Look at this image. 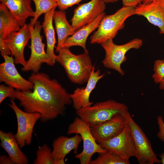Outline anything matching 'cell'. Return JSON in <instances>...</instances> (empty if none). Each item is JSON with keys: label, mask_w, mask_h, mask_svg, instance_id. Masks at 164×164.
<instances>
[{"label": "cell", "mask_w": 164, "mask_h": 164, "mask_svg": "<svg viewBox=\"0 0 164 164\" xmlns=\"http://www.w3.org/2000/svg\"><path fill=\"white\" fill-rule=\"evenodd\" d=\"M107 151L113 153L123 159L129 160L136 157V153L130 133L125 127L116 136L98 143Z\"/></svg>", "instance_id": "obj_12"}, {"label": "cell", "mask_w": 164, "mask_h": 164, "mask_svg": "<svg viewBox=\"0 0 164 164\" xmlns=\"http://www.w3.org/2000/svg\"><path fill=\"white\" fill-rule=\"evenodd\" d=\"M28 25L31 36V44L29 46L31 54L29 59L21 70L24 72L32 71L33 73H37L43 63L51 66L54 65L45 50L46 45L43 42V36L40 34L42 27L40 22L37 20L34 26L29 23Z\"/></svg>", "instance_id": "obj_8"}, {"label": "cell", "mask_w": 164, "mask_h": 164, "mask_svg": "<svg viewBox=\"0 0 164 164\" xmlns=\"http://www.w3.org/2000/svg\"><path fill=\"white\" fill-rule=\"evenodd\" d=\"M106 3H114L117 2L118 0H104Z\"/></svg>", "instance_id": "obj_36"}, {"label": "cell", "mask_w": 164, "mask_h": 164, "mask_svg": "<svg viewBox=\"0 0 164 164\" xmlns=\"http://www.w3.org/2000/svg\"><path fill=\"white\" fill-rule=\"evenodd\" d=\"M56 8H53L44 14V21L42 25L46 39V53L54 65L56 62V55L54 51L56 40L53 20V13Z\"/></svg>", "instance_id": "obj_23"}, {"label": "cell", "mask_w": 164, "mask_h": 164, "mask_svg": "<svg viewBox=\"0 0 164 164\" xmlns=\"http://www.w3.org/2000/svg\"><path fill=\"white\" fill-rule=\"evenodd\" d=\"M153 70L154 73L152 78L156 84L160 83L164 79V60H156L154 65Z\"/></svg>", "instance_id": "obj_27"}, {"label": "cell", "mask_w": 164, "mask_h": 164, "mask_svg": "<svg viewBox=\"0 0 164 164\" xmlns=\"http://www.w3.org/2000/svg\"><path fill=\"white\" fill-rule=\"evenodd\" d=\"M67 134H78L82 138L83 151L75 155L81 164H90L94 154L103 153L108 151L97 142L91 132L90 126L78 116L75 118L69 125Z\"/></svg>", "instance_id": "obj_5"}, {"label": "cell", "mask_w": 164, "mask_h": 164, "mask_svg": "<svg viewBox=\"0 0 164 164\" xmlns=\"http://www.w3.org/2000/svg\"><path fill=\"white\" fill-rule=\"evenodd\" d=\"M8 105L14 111L17 122V129L15 135L20 147L30 145L32 142L33 128L37 121L40 119L41 115L38 113H29L20 109L11 99Z\"/></svg>", "instance_id": "obj_9"}, {"label": "cell", "mask_w": 164, "mask_h": 164, "mask_svg": "<svg viewBox=\"0 0 164 164\" xmlns=\"http://www.w3.org/2000/svg\"><path fill=\"white\" fill-rule=\"evenodd\" d=\"M134 14L145 18L159 28L160 34H164V8L159 0H154L148 4H139L135 7Z\"/></svg>", "instance_id": "obj_16"}, {"label": "cell", "mask_w": 164, "mask_h": 164, "mask_svg": "<svg viewBox=\"0 0 164 164\" xmlns=\"http://www.w3.org/2000/svg\"><path fill=\"white\" fill-rule=\"evenodd\" d=\"M58 52L56 62L63 67L69 80L78 84L87 83L94 66L89 53L75 55L66 47H62Z\"/></svg>", "instance_id": "obj_2"}, {"label": "cell", "mask_w": 164, "mask_h": 164, "mask_svg": "<svg viewBox=\"0 0 164 164\" xmlns=\"http://www.w3.org/2000/svg\"><path fill=\"white\" fill-rule=\"evenodd\" d=\"M125 113L119 114L105 122L90 126L91 132L97 143L110 139L122 131L125 127Z\"/></svg>", "instance_id": "obj_14"}, {"label": "cell", "mask_w": 164, "mask_h": 164, "mask_svg": "<svg viewBox=\"0 0 164 164\" xmlns=\"http://www.w3.org/2000/svg\"><path fill=\"white\" fill-rule=\"evenodd\" d=\"M57 7L60 11H64L73 5L79 4L84 0H56Z\"/></svg>", "instance_id": "obj_29"}, {"label": "cell", "mask_w": 164, "mask_h": 164, "mask_svg": "<svg viewBox=\"0 0 164 164\" xmlns=\"http://www.w3.org/2000/svg\"><path fill=\"white\" fill-rule=\"evenodd\" d=\"M34 3L35 6L34 15L30 20L29 24L34 26L39 17L45 14L53 8L57 7L58 3L56 0H31Z\"/></svg>", "instance_id": "obj_24"}, {"label": "cell", "mask_w": 164, "mask_h": 164, "mask_svg": "<svg viewBox=\"0 0 164 164\" xmlns=\"http://www.w3.org/2000/svg\"><path fill=\"white\" fill-rule=\"evenodd\" d=\"M65 158L55 160V164H64L65 163Z\"/></svg>", "instance_id": "obj_33"}, {"label": "cell", "mask_w": 164, "mask_h": 164, "mask_svg": "<svg viewBox=\"0 0 164 164\" xmlns=\"http://www.w3.org/2000/svg\"><path fill=\"white\" fill-rule=\"evenodd\" d=\"M105 15L104 12L101 13L92 22L82 27L73 35L68 37L65 41L62 47L70 48L72 46H78L83 48L84 52H88L86 47L87 38L97 28L100 22Z\"/></svg>", "instance_id": "obj_18"}, {"label": "cell", "mask_w": 164, "mask_h": 164, "mask_svg": "<svg viewBox=\"0 0 164 164\" xmlns=\"http://www.w3.org/2000/svg\"><path fill=\"white\" fill-rule=\"evenodd\" d=\"M142 40L135 38L122 45H117L110 39L100 44L105 52V56L102 63L106 68L114 70L123 76L125 72L121 65L127 60V52L131 49H138L143 45Z\"/></svg>", "instance_id": "obj_7"}, {"label": "cell", "mask_w": 164, "mask_h": 164, "mask_svg": "<svg viewBox=\"0 0 164 164\" xmlns=\"http://www.w3.org/2000/svg\"><path fill=\"white\" fill-rule=\"evenodd\" d=\"M15 90L13 88L6 86L4 84L0 85V103L6 98L10 97L14 100V94Z\"/></svg>", "instance_id": "obj_28"}, {"label": "cell", "mask_w": 164, "mask_h": 164, "mask_svg": "<svg viewBox=\"0 0 164 164\" xmlns=\"http://www.w3.org/2000/svg\"><path fill=\"white\" fill-rule=\"evenodd\" d=\"M164 8V0H159Z\"/></svg>", "instance_id": "obj_38"}, {"label": "cell", "mask_w": 164, "mask_h": 164, "mask_svg": "<svg viewBox=\"0 0 164 164\" xmlns=\"http://www.w3.org/2000/svg\"><path fill=\"white\" fill-rule=\"evenodd\" d=\"M1 146L5 150L12 162L16 164H27L28 160L20 149L15 135L12 132L0 131Z\"/></svg>", "instance_id": "obj_20"}, {"label": "cell", "mask_w": 164, "mask_h": 164, "mask_svg": "<svg viewBox=\"0 0 164 164\" xmlns=\"http://www.w3.org/2000/svg\"><path fill=\"white\" fill-rule=\"evenodd\" d=\"M0 164H14L9 156L4 155L0 156Z\"/></svg>", "instance_id": "obj_32"}, {"label": "cell", "mask_w": 164, "mask_h": 164, "mask_svg": "<svg viewBox=\"0 0 164 164\" xmlns=\"http://www.w3.org/2000/svg\"><path fill=\"white\" fill-rule=\"evenodd\" d=\"M156 118L159 128V131L157 136L161 141L164 142V122L163 117L159 115Z\"/></svg>", "instance_id": "obj_30"}, {"label": "cell", "mask_w": 164, "mask_h": 164, "mask_svg": "<svg viewBox=\"0 0 164 164\" xmlns=\"http://www.w3.org/2000/svg\"><path fill=\"white\" fill-rule=\"evenodd\" d=\"M154 0H143L142 3L145 4H148Z\"/></svg>", "instance_id": "obj_37"}, {"label": "cell", "mask_w": 164, "mask_h": 164, "mask_svg": "<svg viewBox=\"0 0 164 164\" xmlns=\"http://www.w3.org/2000/svg\"><path fill=\"white\" fill-rule=\"evenodd\" d=\"M29 80L33 84L32 91L15 90L14 99L19 101L25 111L39 114L42 122L56 118L72 103L70 94L66 89L57 80L51 79L46 73H33Z\"/></svg>", "instance_id": "obj_1"}, {"label": "cell", "mask_w": 164, "mask_h": 164, "mask_svg": "<svg viewBox=\"0 0 164 164\" xmlns=\"http://www.w3.org/2000/svg\"><path fill=\"white\" fill-rule=\"evenodd\" d=\"M159 84V89L164 91V79Z\"/></svg>", "instance_id": "obj_35"}, {"label": "cell", "mask_w": 164, "mask_h": 164, "mask_svg": "<svg viewBox=\"0 0 164 164\" xmlns=\"http://www.w3.org/2000/svg\"><path fill=\"white\" fill-rule=\"evenodd\" d=\"M55 29L57 36V43L56 47L58 52L62 48L63 44L70 36L75 32L73 27L68 22L64 11H55L53 15Z\"/></svg>", "instance_id": "obj_22"}, {"label": "cell", "mask_w": 164, "mask_h": 164, "mask_svg": "<svg viewBox=\"0 0 164 164\" xmlns=\"http://www.w3.org/2000/svg\"><path fill=\"white\" fill-rule=\"evenodd\" d=\"M4 61L0 64V81L17 91H25L32 90L33 85L23 78L15 65L14 59L9 55L3 56Z\"/></svg>", "instance_id": "obj_10"}, {"label": "cell", "mask_w": 164, "mask_h": 164, "mask_svg": "<svg viewBox=\"0 0 164 164\" xmlns=\"http://www.w3.org/2000/svg\"><path fill=\"white\" fill-rule=\"evenodd\" d=\"M82 141L81 136L78 134L71 137L60 136L55 139L52 144L53 150L52 155L55 161L63 158L73 150L75 154L78 152V148Z\"/></svg>", "instance_id": "obj_19"}, {"label": "cell", "mask_w": 164, "mask_h": 164, "mask_svg": "<svg viewBox=\"0 0 164 164\" xmlns=\"http://www.w3.org/2000/svg\"><path fill=\"white\" fill-rule=\"evenodd\" d=\"M104 74H100V69L95 71L94 66L86 87L77 88L73 93L70 94L73 107L76 111L93 104V102L90 101V95L98 81L104 77Z\"/></svg>", "instance_id": "obj_15"}, {"label": "cell", "mask_w": 164, "mask_h": 164, "mask_svg": "<svg viewBox=\"0 0 164 164\" xmlns=\"http://www.w3.org/2000/svg\"><path fill=\"white\" fill-rule=\"evenodd\" d=\"M128 111L126 104L114 100L98 102L93 106L84 107L76 111L77 116L90 126L125 114Z\"/></svg>", "instance_id": "obj_3"}, {"label": "cell", "mask_w": 164, "mask_h": 164, "mask_svg": "<svg viewBox=\"0 0 164 164\" xmlns=\"http://www.w3.org/2000/svg\"><path fill=\"white\" fill-rule=\"evenodd\" d=\"M125 126L128 130L135 147L136 158L139 164L160 163L150 142L141 128L128 111L125 114Z\"/></svg>", "instance_id": "obj_6"}, {"label": "cell", "mask_w": 164, "mask_h": 164, "mask_svg": "<svg viewBox=\"0 0 164 164\" xmlns=\"http://www.w3.org/2000/svg\"><path fill=\"white\" fill-rule=\"evenodd\" d=\"M8 8L13 17L21 27L27 19L34 16L35 11L31 7V0H0Z\"/></svg>", "instance_id": "obj_21"}, {"label": "cell", "mask_w": 164, "mask_h": 164, "mask_svg": "<svg viewBox=\"0 0 164 164\" xmlns=\"http://www.w3.org/2000/svg\"><path fill=\"white\" fill-rule=\"evenodd\" d=\"M106 8V3L104 0H91L79 5L74 10L70 20L75 32L92 22L104 12Z\"/></svg>", "instance_id": "obj_11"}, {"label": "cell", "mask_w": 164, "mask_h": 164, "mask_svg": "<svg viewBox=\"0 0 164 164\" xmlns=\"http://www.w3.org/2000/svg\"><path fill=\"white\" fill-rule=\"evenodd\" d=\"M135 7L123 6L114 13L105 15L100 22L97 30L90 37L92 44H101L113 39L118 32L124 28L125 20L135 15Z\"/></svg>", "instance_id": "obj_4"}, {"label": "cell", "mask_w": 164, "mask_h": 164, "mask_svg": "<svg viewBox=\"0 0 164 164\" xmlns=\"http://www.w3.org/2000/svg\"><path fill=\"white\" fill-rule=\"evenodd\" d=\"M129 160L123 159L117 155L109 151L99 154L96 159L92 160L91 164H129Z\"/></svg>", "instance_id": "obj_25"}, {"label": "cell", "mask_w": 164, "mask_h": 164, "mask_svg": "<svg viewBox=\"0 0 164 164\" xmlns=\"http://www.w3.org/2000/svg\"><path fill=\"white\" fill-rule=\"evenodd\" d=\"M36 157L34 164H55L53 158L51 149L46 144L39 146L36 152Z\"/></svg>", "instance_id": "obj_26"}, {"label": "cell", "mask_w": 164, "mask_h": 164, "mask_svg": "<svg viewBox=\"0 0 164 164\" xmlns=\"http://www.w3.org/2000/svg\"><path fill=\"white\" fill-rule=\"evenodd\" d=\"M160 158L161 163L162 164H164V153H162L161 155H159Z\"/></svg>", "instance_id": "obj_34"}, {"label": "cell", "mask_w": 164, "mask_h": 164, "mask_svg": "<svg viewBox=\"0 0 164 164\" xmlns=\"http://www.w3.org/2000/svg\"><path fill=\"white\" fill-rule=\"evenodd\" d=\"M31 36L28 24H25L19 30L9 34L4 40L6 46L14 57L15 64L25 65L24 56L25 48L30 39Z\"/></svg>", "instance_id": "obj_13"}, {"label": "cell", "mask_w": 164, "mask_h": 164, "mask_svg": "<svg viewBox=\"0 0 164 164\" xmlns=\"http://www.w3.org/2000/svg\"><path fill=\"white\" fill-rule=\"evenodd\" d=\"M20 25L12 16L8 8L2 3L0 4V51L3 56L11 54L4 40L11 33L19 31Z\"/></svg>", "instance_id": "obj_17"}, {"label": "cell", "mask_w": 164, "mask_h": 164, "mask_svg": "<svg viewBox=\"0 0 164 164\" xmlns=\"http://www.w3.org/2000/svg\"><path fill=\"white\" fill-rule=\"evenodd\" d=\"M123 6L135 7L142 3L143 0H121Z\"/></svg>", "instance_id": "obj_31"}]
</instances>
